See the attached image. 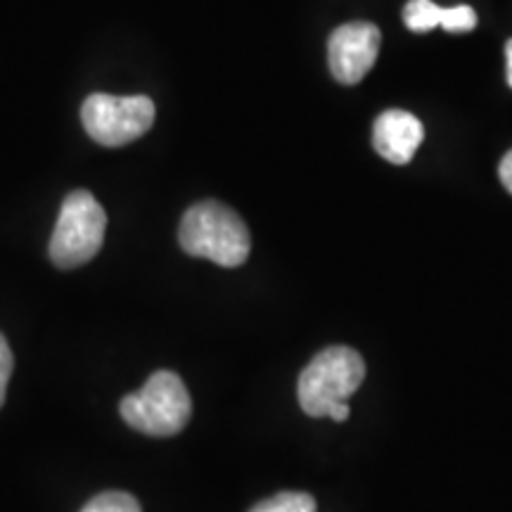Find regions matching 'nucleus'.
<instances>
[{
	"instance_id": "nucleus-1",
	"label": "nucleus",
	"mask_w": 512,
	"mask_h": 512,
	"mask_svg": "<svg viewBox=\"0 0 512 512\" xmlns=\"http://www.w3.org/2000/svg\"><path fill=\"white\" fill-rule=\"evenodd\" d=\"M178 242L185 254L209 259L223 268L242 266L252 249L245 221L226 204L214 200L197 202L185 211Z\"/></svg>"
},
{
	"instance_id": "nucleus-2",
	"label": "nucleus",
	"mask_w": 512,
	"mask_h": 512,
	"mask_svg": "<svg viewBox=\"0 0 512 512\" xmlns=\"http://www.w3.org/2000/svg\"><path fill=\"white\" fill-rule=\"evenodd\" d=\"M119 413L131 430L164 439L185 430L192 415V401L181 375L174 370H157L138 392L121 399Z\"/></svg>"
},
{
	"instance_id": "nucleus-3",
	"label": "nucleus",
	"mask_w": 512,
	"mask_h": 512,
	"mask_svg": "<svg viewBox=\"0 0 512 512\" xmlns=\"http://www.w3.org/2000/svg\"><path fill=\"white\" fill-rule=\"evenodd\" d=\"M366 380V363L349 347H328L313 356L297 382L299 406L311 418H325L335 403H347Z\"/></svg>"
},
{
	"instance_id": "nucleus-4",
	"label": "nucleus",
	"mask_w": 512,
	"mask_h": 512,
	"mask_svg": "<svg viewBox=\"0 0 512 512\" xmlns=\"http://www.w3.org/2000/svg\"><path fill=\"white\" fill-rule=\"evenodd\" d=\"M105 230L107 214L91 192H69L62 202L53 238H50V259L64 271L88 264L100 252Z\"/></svg>"
},
{
	"instance_id": "nucleus-5",
	"label": "nucleus",
	"mask_w": 512,
	"mask_h": 512,
	"mask_svg": "<svg viewBox=\"0 0 512 512\" xmlns=\"http://www.w3.org/2000/svg\"><path fill=\"white\" fill-rule=\"evenodd\" d=\"M81 121L95 143L105 147H121L145 136L155 124V102L147 95L93 93L83 102Z\"/></svg>"
},
{
	"instance_id": "nucleus-6",
	"label": "nucleus",
	"mask_w": 512,
	"mask_h": 512,
	"mask_svg": "<svg viewBox=\"0 0 512 512\" xmlns=\"http://www.w3.org/2000/svg\"><path fill=\"white\" fill-rule=\"evenodd\" d=\"M382 34L370 22H349L335 29L328 41L330 72L344 86L366 79L380 55Z\"/></svg>"
},
{
	"instance_id": "nucleus-7",
	"label": "nucleus",
	"mask_w": 512,
	"mask_h": 512,
	"mask_svg": "<svg viewBox=\"0 0 512 512\" xmlns=\"http://www.w3.org/2000/svg\"><path fill=\"white\" fill-rule=\"evenodd\" d=\"M425 138V128L415 114L406 110H387L375 119L373 145L380 157L392 164H408Z\"/></svg>"
},
{
	"instance_id": "nucleus-8",
	"label": "nucleus",
	"mask_w": 512,
	"mask_h": 512,
	"mask_svg": "<svg viewBox=\"0 0 512 512\" xmlns=\"http://www.w3.org/2000/svg\"><path fill=\"white\" fill-rule=\"evenodd\" d=\"M441 15H444V8L432 0H411L403 8V22L415 34H425V31L441 27Z\"/></svg>"
},
{
	"instance_id": "nucleus-9",
	"label": "nucleus",
	"mask_w": 512,
	"mask_h": 512,
	"mask_svg": "<svg viewBox=\"0 0 512 512\" xmlns=\"http://www.w3.org/2000/svg\"><path fill=\"white\" fill-rule=\"evenodd\" d=\"M316 498L304 491H283L256 503L249 512H316Z\"/></svg>"
},
{
	"instance_id": "nucleus-10",
	"label": "nucleus",
	"mask_w": 512,
	"mask_h": 512,
	"mask_svg": "<svg viewBox=\"0 0 512 512\" xmlns=\"http://www.w3.org/2000/svg\"><path fill=\"white\" fill-rule=\"evenodd\" d=\"M81 512H143L138 498H133L126 491H102L83 505Z\"/></svg>"
},
{
	"instance_id": "nucleus-11",
	"label": "nucleus",
	"mask_w": 512,
	"mask_h": 512,
	"mask_svg": "<svg viewBox=\"0 0 512 512\" xmlns=\"http://www.w3.org/2000/svg\"><path fill=\"white\" fill-rule=\"evenodd\" d=\"M477 27V12L470 5H456V8H444L441 15V29L451 31V34H465Z\"/></svg>"
},
{
	"instance_id": "nucleus-12",
	"label": "nucleus",
	"mask_w": 512,
	"mask_h": 512,
	"mask_svg": "<svg viewBox=\"0 0 512 512\" xmlns=\"http://www.w3.org/2000/svg\"><path fill=\"white\" fill-rule=\"evenodd\" d=\"M12 368H15V358H12L8 339H5L3 332H0V408H3L5 394H8V382L12 377Z\"/></svg>"
},
{
	"instance_id": "nucleus-13",
	"label": "nucleus",
	"mask_w": 512,
	"mask_h": 512,
	"mask_svg": "<svg viewBox=\"0 0 512 512\" xmlns=\"http://www.w3.org/2000/svg\"><path fill=\"white\" fill-rule=\"evenodd\" d=\"M498 176H501V183L505 185V190L512 195V150L503 157L501 166H498Z\"/></svg>"
},
{
	"instance_id": "nucleus-14",
	"label": "nucleus",
	"mask_w": 512,
	"mask_h": 512,
	"mask_svg": "<svg viewBox=\"0 0 512 512\" xmlns=\"http://www.w3.org/2000/svg\"><path fill=\"white\" fill-rule=\"evenodd\" d=\"M349 403H335V406L328 411V418H332L335 422H344L349 418Z\"/></svg>"
},
{
	"instance_id": "nucleus-15",
	"label": "nucleus",
	"mask_w": 512,
	"mask_h": 512,
	"mask_svg": "<svg viewBox=\"0 0 512 512\" xmlns=\"http://www.w3.org/2000/svg\"><path fill=\"white\" fill-rule=\"evenodd\" d=\"M505 60H508V86L512 88V38L508 41V46H505Z\"/></svg>"
}]
</instances>
